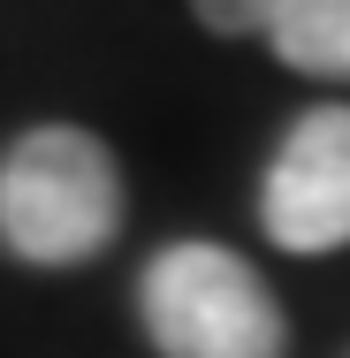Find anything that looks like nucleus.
<instances>
[{"label":"nucleus","mask_w":350,"mask_h":358,"mask_svg":"<svg viewBox=\"0 0 350 358\" xmlns=\"http://www.w3.org/2000/svg\"><path fill=\"white\" fill-rule=\"evenodd\" d=\"M122 236V168L107 138L38 122L0 152V244L23 267H84Z\"/></svg>","instance_id":"obj_1"},{"label":"nucleus","mask_w":350,"mask_h":358,"mask_svg":"<svg viewBox=\"0 0 350 358\" xmlns=\"http://www.w3.org/2000/svg\"><path fill=\"white\" fill-rule=\"evenodd\" d=\"M138 313L160 358H289V320L251 259L183 236L160 244L138 275Z\"/></svg>","instance_id":"obj_2"},{"label":"nucleus","mask_w":350,"mask_h":358,"mask_svg":"<svg viewBox=\"0 0 350 358\" xmlns=\"http://www.w3.org/2000/svg\"><path fill=\"white\" fill-rule=\"evenodd\" d=\"M191 8H198V23L221 31V38H251V31L267 38V23L282 15V0H191Z\"/></svg>","instance_id":"obj_5"},{"label":"nucleus","mask_w":350,"mask_h":358,"mask_svg":"<svg viewBox=\"0 0 350 358\" xmlns=\"http://www.w3.org/2000/svg\"><path fill=\"white\" fill-rule=\"evenodd\" d=\"M267 46L297 76L350 84V0H282V15L267 23Z\"/></svg>","instance_id":"obj_4"},{"label":"nucleus","mask_w":350,"mask_h":358,"mask_svg":"<svg viewBox=\"0 0 350 358\" xmlns=\"http://www.w3.org/2000/svg\"><path fill=\"white\" fill-rule=\"evenodd\" d=\"M259 221H267V244L297 252V259L350 244V107L343 99H320L289 122V138L267 160V183H259Z\"/></svg>","instance_id":"obj_3"}]
</instances>
